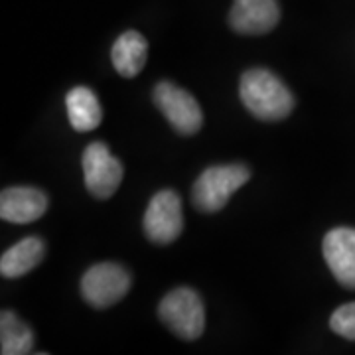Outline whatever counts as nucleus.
<instances>
[{
	"instance_id": "obj_2",
	"label": "nucleus",
	"mask_w": 355,
	"mask_h": 355,
	"mask_svg": "<svg viewBox=\"0 0 355 355\" xmlns=\"http://www.w3.org/2000/svg\"><path fill=\"white\" fill-rule=\"evenodd\" d=\"M251 170L243 164H217L203 170L191 190V203L203 214H216L227 205L229 198L245 186Z\"/></svg>"
},
{
	"instance_id": "obj_5",
	"label": "nucleus",
	"mask_w": 355,
	"mask_h": 355,
	"mask_svg": "<svg viewBox=\"0 0 355 355\" xmlns=\"http://www.w3.org/2000/svg\"><path fill=\"white\" fill-rule=\"evenodd\" d=\"M154 105L168 119L176 132L184 137L196 135L203 125V114L198 101L186 89L178 87L170 81H160L154 87Z\"/></svg>"
},
{
	"instance_id": "obj_6",
	"label": "nucleus",
	"mask_w": 355,
	"mask_h": 355,
	"mask_svg": "<svg viewBox=\"0 0 355 355\" xmlns=\"http://www.w3.org/2000/svg\"><path fill=\"white\" fill-rule=\"evenodd\" d=\"M83 178L93 198L109 200L123 182V164L105 142L97 140L83 150Z\"/></svg>"
},
{
	"instance_id": "obj_1",
	"label": "nucleus",
	"mask_w": 355,
	"mask_h": 355,
	"mask_svg": "<svg viewBox=\"0 0 355 355\" xmlns=\"http://www.w3.org/2000/svg\"><path fill=\"white\" fill-rule=\"evenodd\" d=\"M239 95L249 113L268 123L286 119L294 109V97L291 89L272 71L263 67H254L243 73Z\"/></svg>"
},
{
	"instance_id": "obj_4",
	"label": "nucleus",
	"mask_w": 355,
	"mask_h": 355,
	"mask_svg": "<svg viewBox=\"0 0 355 355\" xmlns=\"http://www.w3.org/2000/svg\"><path fill=\"white\" fill-rule=\"evenodd\" d=\"M132 279L125 266L116 263H99L87 268L81 279V294L85 302L97 310H105L123 300L130 291Z\"/></svg>"
},
{
	"instance_id": "obj_8",
	"label": "nucleus",
	"mask_w": 355,
	"mask_h": 355,
	"mask_svg": "<svg viewBox=\"0 0 355 355\" xmlns=\"http://www.w3.org/2000/svg\"><path fill=\"white\" fill-rule=\"evenodd\" d=\"M280 8L277 0H235L229 12L231 28L243 36H261L277 28Z\"/></svg>"
},
{
	"instance_id": "obj_11",
	"label": "nucleus",
	"mask_w": 355,
	"mask_h": 355,
	"mask_svg": "<svg viewBox=\"0 0 355 355\" xmlns=\"http://www.w3.org/2000/svg\"><path fill=\"white\" fill-rule=\"evenodd\" d=\"M146 58H148V42L137 30H128L114 40L111 60L119 76L127 79L137 77L144 69Z\"/></svg>"
},
{
	"instance_id": "obj_3",
	"label": "nucleus",
	"mask_w": 355,
	"mask_h": 355,
	"mask_svg": "<svg viewBox=\"0 0 355 355\" xmlns=\"http://www.w3.org/2000/svg\"><path fill=\"white\" fill-rule=\"evenodd\" d=\"M158 318L176 338L186 342L202 338L205 330V308L202 298L188 286H180L166 294L158 306Z\"/></svg>"
},
{
	"instance_id": "obj_14",
	"label": "nucleus",
	"mask_w": 355,
	"mask_h": 355,
	"mask_svg": "<svg viewBox=\"0 0 355 355\" xmlns=\"http://www.w3.org/2000/svg\"><path fill=\"white\" fill-rule=\"evenodd\" d=\"M34 347V331L10 310L0 314V352L2 355H26Z\"/></svg>"
},
{
	"instance_id": "obj_13",
	"label": "nucleus",
	"mask_w": 355,
	"mask_h": 355,
	"mask_svg": "<svg viewBox=\"0 0 355 355\" xmlns=\"http://www.w3.org/2000/svg\"><path fill=\"white\" fill-rule=\"evenodd\" d=\"M65 105H67L69 123L77 132H89V130H95L101 125V103L89 87L79 85V87L71 89L65 97Z\"/></svg>"
},
{
	"instance_id": "obj_10",
	"label": "nucleus",
	"mask_w": 355,
	"mask_h": 355,
	"mask_svg": "<svg viewBox=\"0 0 355 355\" xmlns=\"http://www.w3.org/2000/svg\"><path fill=\"white\" fill-rule=\"evenodd\" d=\"M48 211V196L38 188L16 186L0 193V217L10 223H32Z\"/></svg>"
},
{
	"instance_id": "obj_12",
	"label": "nucleus",
	"mask_w": 355,
	"mask_h": 355,
	"mask_svg": "<svg viewBox=\"0 0 355 355\" xmlns=\"http://www.w3.org/2000/svg\"><path fill=\"white\" fill-rule=\"evenodd\" d=\"M46 245L40 237H24L12 245L0 259V275L4 279H20L42 263Z\"/></svg>"
},
{
	"instance_id": "obj_7",
	"label": "nucleus",
	"mask_w": 355,
	"mask_h": 355,
	"mask_svg": "<svg viewBox=\"0 0 355 355\" xmlns=\"http://www.w3.org/2000/svg\"><path fill=\"white\" fill-rule=\"evenodd\" d=\"M184 211L182 200L174 190H162L154 198L144 214V233L156 245H170L182 235Z\"/></svg>"
},
{
	"instance_id": "obj_9",
	"label": "nucleus",
	"mask_w": 355,
	"mask_h": 355,
	"mask_svg": "<svg viewBox=\"0 0 355 355\" xmlns=\"http://www.w3.org/2000/svg\"><path fill=\"white\" fill-rule=\"evenodd\" d=\"M322 251L336 280L345 288H355V229H331L324 237Z\"/></svg>"
},
{
	"instance_id": "obj_15",
	"label": "nucleus",
	"mask_w": 355,
	"mask_h": 355,
	"mask_svg": "<svg viewBox=\"0 0 355 355\" xmlns=\"http://www.w3.org/2000/svg\"><path fill=\"white\" fill-rule=\"evenodd\" d=\"M331 331L342 336L345 340L355 342V302L340 306L330 318Z\"/></svg>"
}]
</instances>
